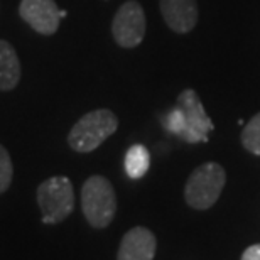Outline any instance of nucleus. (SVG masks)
<instances>
[{"label":"nucleus","instance_id":"nucleus-11","mask_svg":"<svg viewBox=\"0 0 260 260\" xmlns=\"http://www.w3.org/2000/svg\"><path fill=\"white\" fill-rule=\"evenodd\" d=\"M150 168V154L140 144L132 145L125 154V173L128 178L140 179Z\"/></svg>","mask_w":260,"mask_h":260},{"label":"nucleus","instance_id":"nucleus-14","mask_svg":"<svg viewBox=\"0 0 260 260\" xmlns=\"http://www.w3.org/2000/svg\"><path fill=\"white\" fill-rule=\"evenodd\" d=\"M164 127L168 132L171 134H174V135H178V137H181V134L184 132V128H186V120H184V113L183 110H181L179 107H176L173 108L168 115L164 117Z\"/></svg>","mask_w":260,"mask_h":260},{"label":"nucleus","instance_id":"nucleus-4","mask_svg":"<svg viewBox=\"0 0 260 260\" xmlns=\"http://www.w3.org/2000/svg\"><path fill=\"white\" fill-rule=\"evenodd\" d=\"M225 186V171L220 164L206 162L196 168L186 183L184 196L191 208L208 210L218 201Z\"/></svg>","mask_w":260,"mask_h":260},{"label":"nucleus","instance_id":"nucleus-10","mask_svg":"<svg viewBox=\"0 0 260 260\" xmlns=\"http://www.w3.org/2000/svg\"><path fill=\"white\" fill-rule=\"evenodd\" d=\"M20 63L12 44L0 39V91H10L19 85Z\"/></svg>","mask_w":260,"mask_h":260},{"label":"nucleus","instance_id":"nucleus-8","mask_svg":"<svg viewBox=\"0 0 260 260\" xmlns=\"http://www.w3.org/2000/svg\"><path fill=\"white\" fill-rule=\"evenodd\" d=\"M155 237L144 226H135L123 235L117 260H152L155 255Z\"/></svg>","mask_w":260,"mask_h":260},{"label":"nucleus","instance_id":"nucleus-3","mask_svg":"<svg viewBox=\"0 0 260 260\" xmlns=\"http://www.w3.org/2000/svg\"><path fill=\"white\" fill-rule=\"evenodd\" d=\"M36 196L43 221L48 225H58L64 221L75 208V191L66 176H53L43 181Z\"/></svg>","mask_w":260,"mask_h":260},{"label":"nucleus","instance_id":"nucleus-12","mask_svg":"<svg viewBox=\"0 0 260 260\" xmlns=\"http://www.w3.org/2000/svg\"><path fill=\"white\" fill-rule=\"evenodd\" d=\"M242 144L252 154L260 155V113L252 117V120L247 123L242 132Z\"/></svg>","mask_w":260,"mask_h":260},{"label":"nucleus","instance_id":"nucleus-2","mask_svg":"<svg viewBox=\"0 0 260 260\" xmlns=\"http://www.w3.org/2000/svg\"><path fill=\"white\" fill-rule=\"evenodd\" d=\"M81 210L93 228H107L117 211V196L112 183L103 176H91L81 188Z\"/></svg>","mask_w":260,"mask_h":260},{"label":"nucleus","instance_id":"nucleus-1","mask_svg":"<svg viewBox=\"0 0 260 260\" xmlns=\"http://www.w3.org/2000/svg\"><path fill=\"white\" fill-rule=\"evenodd\" d=\"M118 127V118L108 108L88 112L68 134V144L76 152H91L105 142Z\"/></svg>","mask_w":260,"mask_h":260},{"label":"nucleus","instance_id":"nucleus-6","mask_svg":"<svg viewBox=\"0 0 260 260\" xmlns=\"http://www.w3.org/2000/svg\"><path fill=\"white\" fill-rule=\"evenodd\" d=\"M178 107L184 113L186 128L181 134V139L184 142L196 144V142H206L208 134L213 130L211 118L206 115L205 107L198 98L194 90H184L178 96Z\"/></svg>","mask_w":260,"mask_h":260},{"label":"nucleus","instance_id":"nucleus-15","mask_svg":"<svg viewBox=\"0 0 260 260\" xmlns=\"http://www.w3.org/2000/svg\"><path fill=\"white\" fill-rule=\"evenodd\" d=\"M242 260H260V243H258V245L248 247L247 250L243 252Z\"/></svg>","mask_w":260,"mask_h":260},{"label":"nucleus","instance_id":"nucleus-5","mask_svg":"<svg viewBox=\"0 0 260 260\" xmlns=\"http://www.w3.org/2000/svg\"><path fill=\"white\" fill-rule=\"evenodd\" d=\"M145 14L142 5L135 0H128L118 9L113 17L112 34L122 48H135L142 43L145 36Z\"/></svg>","mask_w":260,"mask_h":260},{"label":"nucleus","instance_id":"nucleus-7","mask_svg":"<svg viewBox=\"0 0 260 260\" xmlns=\"http://www.w3.org/2000/svg\"><path fill=\"white\" fill-rule=\"evenodd\" d=\"M54 0H22L19 5V14L24 22H27L36 32L51 36L59 27V15Z\"/></svg>","mask_w":260,"mask_h":260},{"label":"nucleus","instance_id":"nucleus-13","mask_svg":"<svg viewBox=\"0 0 260 260\" xmlns=\"http://www.w3.org/2000/svg\"><path fill=\"white\" fill-rule=\"evenodd\" d=\"M14 178V164L10 159L9 150L0 144V194L5 193L10 184H12Z\"/></svg>","mask_w":260,"mask_h":260},{"label":"nucleus","instance_id":"nucleus-9","mask_svg":"<svg viewBox=\"0 0 260 260\" xmlns=\"http://www.w3.org/2000/svg\"><path fill=\"white\" fill-rule=\"evenodd\" d=\"M160 12L174 32L184 34L194 29L198 22L196 0H160Z\"/></svg>","mask_w":260,"mask_h":260}]
</instances>
